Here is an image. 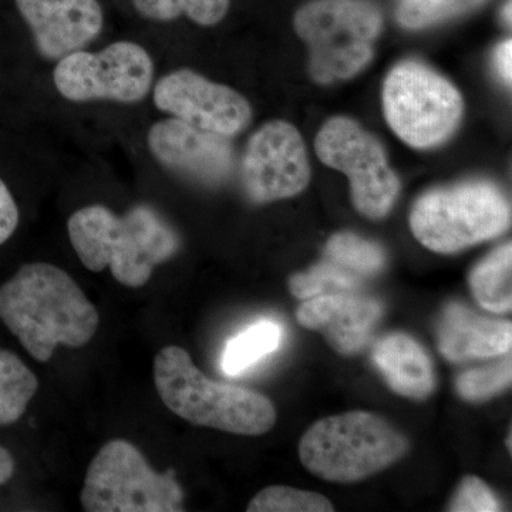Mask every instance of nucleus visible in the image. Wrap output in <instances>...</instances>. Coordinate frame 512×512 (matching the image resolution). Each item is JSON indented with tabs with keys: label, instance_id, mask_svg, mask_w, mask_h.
Segmentation results:
<instances>
[{
	"label": "nucleus",
	"instance_id": "nucleus-7",
	"mask_svg": "<svg viewBox=\"0 0 512 512\" xmlns=\"http://www.w3.org/2000/svg\"><path fill=\"white\" fill-rule=\"evenodd\" d=\"M80 501L87 512L184 511V493L174 471L157 473L126 440L101 447L87 468Z\"/></svg>",
	"mask_w": 512,
	"mask_h": 512
},
{
	"label": "nucleus",
	"instance_id": "nucleus-20",
	"mask_svg": "<svg viewBox=\"0 0 512 512\" xmlns=\"http://www.w3.org/2000/svg\"><path fill=\"white\" fill-rule=\"evenodd\" d=\"M37 389L35 373L15 353L0 349V426L18 421Z\"/></svg>",
	"mask_w": 512,
	"mask_h": 512
},
{
	"label": "nucleus",
	"instance_id": "nucleus-2",
	"mask_svg": "<svg viewBox=\"0 0 512 512\" xmlns=\"http://www.w3.org/2000/svg\"><path fill=\"white\" fill-rule=\"evenodd\" d=\"M72 247L89 271L110 268L117 282L141 288L154 268L173 258L180 238L151 208H133L116 215L103 205H90L74 212L67 222Z\"/></svg>",
	"mask_w": 512,
	"mask_h": 512
},
{
	"label": "nucleus",
	"instance_id": "nucleus-14",
	"mask_svg": "<svg viewBox=\"0 0 512 512\" xmlns=\"http://www.w3.org/2000/svg\"><path fill=\"white\" fill-rule=\"evenodd\" d=\"M32 30L37 49L47 59H60L89 45L103 29L97 0H15Z\"/></svg>",
	"mask_w": 512,
	"mask_h": 512
},
{
	"label": "nucleus",
	"instance_id": "nucleus-25",
	"mask_svg": "<svg viewBox=\"0 0 512 512\" xmlns=\"http://www.w3.org/2000/svg\"><path fill=\"white\" fill-rule=\"evenodd\" d=\"M484 2L485 0H402L397 9V20L404 28H426L476 9Z\"/></svg>",
	"mask_w": 512,
	"mask_h": 512
},
{
	"label": "nucleus",
	"instance_id": "nucleus-8",
	"mask_svg": "<svg viewBox=\"0 0 512 512\" xmlns=\"http://www.w3.org/2000/svg\"><path fill=\"white\" fill-rule=\"evenodd\" d=\"M383 107L387 123L404 143L429 148L456 130L463 99L453 84L430 67L403 62L384 82Z\"/></svg>",
	"mask_w": 512,
	"mask_h": 512
},
{
	"label": "nucleus",
	"instance_id": "nucleus-5",
	"mask_svg": "<svg viewBox=\"0 0 512 512\" xmlns=\"http://www.w3.org/2000/svg\"><path fill=\"white\" fill-rule=\"evenodd\" d=\"M379 9L363 0H315L295 16L309 47V72L329 84L356 76L370 63L383 28Z\"/></svg>",
	"mask_w": 512,
	"mask_h": 512
},
{
	"label": "nucleus",
	"instance_id": "nucleus-22",
	"mask_svg": "<svg viewBox=\"0 0 512 512\" xmlns=\"http://www.w3.org/2000/svg\"><path fill=\"white\" fill-rule=\"evenodd\" d=\"M326 255L330 262L356 275L377 274L386 262V255L379 245L352 232L333 235L326 245Z\"/></svg>",
	"mask_w": 512,
	"mask_h": 512
},
{
	"label": "nucleus",
	"instance_id": "nucleus-21",
	"mask_svg": "<svg viewBox=\"0 0 512 512\" xmlns=\"http://www.w3.org/2000/svg\"><path fill=\"white\" fill-rule=\"evenodd\" d=\"M138 15L156 22L188 16L201 26H214L225 18L229 0H131Z\"/></svg>",
	"mask_w": 512,
	"mask_h": 512
},
{
	"label": "nucleus",
	"instance_id": "nucleus-13",
	"mask_svg": "<svg viewBox=\"0 0 512 512\" xmlns=\"http://www.w3.org/2000/svg\"><path fill=\"white\" fill-rule=\"evenodd\" d=\"M147 143L160 164L200 183H222L234 168V153L227 137L175 117L151 126Z\"/></svg>",
	"mask_w": 512,
	"mask_h": 512
},
{
	"label": "nucleus",
	"instance_id": "nucleus-24",
	"mask_svg": "<svg viewBox=\"0 0 512 512\" xmlns=\"http://www.w3.org/2000/svg\"><path fill=\"white\" fill-rule=\"evenodd\" d=\"M248 512H332L335 507L325 495L285 485H271L252 498Z\"/></svg>",
	"mask_w": 512,
	"mask_h": 512
},
{
	"label": "nucleus",
	"instance_id": "nucleus-23",
	"mask_svg": "<svg viewBox=\"0 0 512 512\" xmlns=\"http://www.w3.org/2000/svg\"><path fill=\"white\" fill-rule=\"evenodd\" d=\"M360 288L359 275L353 274L333 262H322L305 274H296L289 279L292 295L309 299L325 293L356 292Z\"/></svg>",
	"mask_w": 512,
	"mask_h": 512
},
{
	"label": "nucleus",
	"instance_id": "nucleus-30",
	"mask_svg": "<svg viewBox=\"0 0 512 512\" xmlns=\"http://www.w3.org/2000/svg\"><path fill=\"white\" fill-rule=\"evenodd\" d=\"M15 473V460L6 448L0 447V484L8 483Z\"/></svg>",
	"mask_w": 512,
	"mask_h": 512
},
{
	"label": "nucleus",
	"instance_id": "nucleus-11",
	"mask_svg": "<svg viewBox=\"0 0 512 512\" xmlns=\"http://www.w3.org/2000/svg\"><path fill=\"white\" fill-rule=\"evenodd\" d=\"M311 180L308 154L299 131L271 121L248 141L242 160V184L249 200L265 204L293 197Z\"/></svg>",
	"mask_w": 512,
	"mask_h": 512
},
{
	"label": "nucleus",
	"instance_id": "nucleus-10",
	"mask_svg": "<svg viewBox=\"0 0 512 512\" xmlns=\"http://www.w3.org/2000/svg\"><path fill=\"white\" fill-rule=\"evenodd\" d=\"M153 79V59L133 42H116L97 53L76 50L53 72L57 92L70 101L136 103L150 92Z\"/></svg>",
	"mask_w": 512,
	"mask_h": 512
},
{
	"label": "nucleus",
	"instance_id": "nucleus-19",
	"mask_svg": "<svg viewBox=\"0 0 512 512\" xmlns=\"http://www.w3.org/2000/svg\"><path fill=\"white\" fill-rule=\"evenodd\" d=\"M284 330L272 320H261L229 340L222 353V372L239 376L281 346Z\"/></svg>",
	"mask_w": 512,
	"mask_h": 512
},
{
	"label": "nucleus",
	"instance_id": "nucleus-28",
	"mask_svg": "<svg viewBox=\"0 0 512 512\" xmlns=\"http://www.w3.org/2000/svg\"><path fill=\"white\" fill-rule=\"evenodd\" d=\"M19 224V210L9 188L0 180V245L5 244Z\"/></svg>",
	"mask_w": 512,
	"mask_h": 512
},
{
	"label": "nucleus",
	"instance_id": "nucleus-26",
	"mask_svg": "<svg viewBox=\"0 0 512 512\" xmlns=\"http://www.w3.org/2000/svg\"><path fill=\"white\" fill-rule=\"evenodd\" d=\"M511 380V359L508 357L498 365L464 372L458 376L456 386L458 394L467 402H483L508 389Z\"/></svg>",
	"mask_w": 512,
	"mask_h": 512
},
{
	"label": "nucleus",
	"instance_id": "nucleus-12",
	"mask_svg": "<svg viewBox=\"0 0 512 512\" xmlns=\"http://www.w3.org/2000/svg\"><path fill=\"white\" fill-rule=\"evenodd\" d=\"M157 109L192 127L232 137L251 123V104L224 84L211 82L192 70H177L154 87Z\"/></svg>",
	"mask_w": 512,
	"mask_h": 512
},
{
	"label": "nucleus",
	"instance_id": "nucleus-6",
	"mask_svg": "<svg viewBox=\"0 0 512 512\" xmlns=\"http://www.w3.org/2000/svg\"><path fill=\"white\" fill-rule=\"evenodd\" d=\"M511 224V207L488 183L427 192L414 204L410 227L424 247L454 254L500 235Z\"/></svg>",
	"mask_w": 512,
	"mask_h": 512
},
{
	"label": "nucleus",
	"instance_id": "nucleus-16",
	"mask_svg": "<svg viewBox=\"0 0 512 512\" xmlns=\"http://www.w3.org/2000/svg\"><path fill=\"white\" fill-rule=\"evenodd\" d=\"M437 340L441 355L451 362L485 359L510 352L512 326L451 303L441 315Z\"/></svg>",
	"mask_w": 512,
	"mask_h": 512
},
{
	"label": "nucleus",
	"instance_id": "nucleus-9",
	"mask_svg": "<svg viewBox=\"0 0 512 512\" xmlns=\"http://www.w3.org/2000/svg\"><path fill=\"white\" fill-rule=\"evenodd\" d=\"M315 147L323 164L348 175L353 204L360 214L373 220L389 214L400 181L376 137L355 120L335 117L319 131Z\"/></svg>",
	"mask_w": 512,
	"mask_h": 512
},
{
	"label": "nucleus",
	"instance_id": "nucleus-18",
	"mask_svg": "<svg viewBox=\"0 0 512 512\" xmlns=\"http://www.w3.org/2000/svg\"><path fill=\"white\" fill-rule=\"evenodd\" d=\"M512 247H503L487 256L471 272L470 288L474 298L487 311L510 312L512 308Z\"/></svg>",
	"mask_w": 512,
	"mask_h": 512
},
{
	"label": "nucleus",
	"instance_id": "nucleus-15",
	"mask_svg": "<svg viewBox=\"0 0 512 512\" xmlns=\"http://www.w3.org/2000/svg\"><path fill=\"white\" fill-rule=\"evenodd\" d=\"M382 316V303L356 292L313 296L296 312L303 328L322 332L329 345L345 356L365 348Z\"/></svg>",
	"mask_w": 512,
	"mask_h": 512
},
{
	"label": "nucleus",
	"instance_id": "nucleus-29",
	"mask_svg": "<svg viewBox=\"0 0 512 512\" xmlns=\"http://www.w3.org/2000/svg\"><path fill=\"white\" fill-rule=\"evenodd\" d=\"M495 64H497L498 73L503 77L505 82L511 83L512 79V42L501 43L500 46L495 50Z\"/></svg>",
	"mask_w": 512,
	"mask_h": 512
},
{
	"label": "nucleus",
	"instance_id": "nucleus-4",
	"mask_svg": "<svg viewBox=\"0 0 512 512\" xmlns=\"http://www.w3.org/2000/svg\"><path fill=\"white\" fill-rule=\"evenodd\" d=\"M407 448L406 437L382 417L349 412L313 424L299 443V457L323 480L355 483L392 466Z\"/></svg>",
	"mask_w": 512,
	"mask_h": 512
},
{
	"label": "nucleus",
	"instance_id": "nucleus-3",
	"mask_svg": "<svg viewBox=\"0 0 512 512\" xmlns=\"http://www.w3.org/2000/svg\"><path fill=\"white\" fill-rule=\"evenodd\" d=\"M153 373L165 406L194 426L239 436H261L275 426L276 410L268 397L211 380L180 346L161 349Z\"/></svg>",
	"mask_w": 512,
	"mask_h": 512
},
{
	"label": "nucleus",
	"instance_id": "nucleus-1",
	"mask_svg": "<svg viewBox=\"0 0 512 512\" xmlns=\"http://www.w3.org/2000/svg\"><path fill=\"white\" fill-rule=\"evenodd\" d=\"M0 319L39 362L59 345L82 348L96 335L100 316L72 276L36 262L0 286Z\"/></svg>",
	"mask_w": 512,
	"mask_h": 512
},
{
	"label": "nucleus",
	"instance_id": "nucleus-27",
	"mask_svg": "<svg viewBox=\"0 0 512 512\" xmlns=\"http://www.w3.org/2000/svg\"><path fill=\"white\" fill-rule=\"evenodd\" d=\"M448 510L454 512H495L500 511V503L483 480L468 476L461 481L456 497L451 501Z\"/></svg>",
	"mask_w": 512,
	"mask_h": 512
},
{
	"label": "nucleus",
	"instance_id": "nucleus-17",
	"mask_svg": "<svg viewBox=\"0 0 512 512\" xmlns=\"http://www.w3.org/2000/svg\"><path fill=\"white\" fill-rule=\"evenodd\" d=\"M373 360L390 389L409 399L423 400L436 389L433 362L417 340L392 333L379 340Z\"/></svg>",
	"mask_w": 512,
	"mask_h": 512
}]
</instances>
